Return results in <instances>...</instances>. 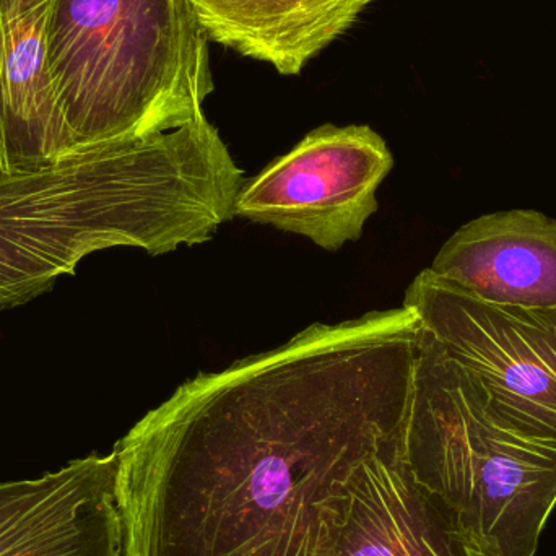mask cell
<instances>
[{
  "mask_svg": "<svg viewBox=\"0 0 556 556\" xmlns=\"http://www.w3.org/2000/svg\"><path fill=\"white\" fill-rule=\"evenodd\" d=\"M414 307L313 324L199 372L117 441L123 556H337L369 467L407 437Z\"/></svg>",
  "mask_w": 556,
  "mask_h": 556,
  "instance_id": "cell-1",
  "label": "cell"
},
{
  "mask_svg": "<svg viewBox=\"0 0 556 556\" xmlns=\"http://www.w3.org/2000/svg\"><path fill=\"white\" fill-rule=\"evenodd\" d=\"M205 117L0 173V311L22 306L111 248L152 256L211 241L235 217L243 186Z\"/></svg>",
  "mask_w": 556,
  "mask_h": 556,
  "instance_id": "cell-2",
  "label": "cell"
},
{
  "mask_svg": "<svg viewBox=\"0 0 556 556\" xmlns=\"http://www.w3.org/2000/svg\"><path fill=\"white\" fill-rule=\"evenodd\" d=\"M46 72L75 152L185 126L215 90L188 0H51Z\"/></svg>",
  "mask_w": 556,
  "mask_h": 556,
  "instance_id": "cell-3",
  "label": "cell"
},
{
  "mask_svg": "<svg viewBox=\"0 0 556 556\" xmlns=\"http://www.w3.org/2000/svg\"><path fill=\"white\" fill-rule=\"evenodd\" d=\"M405 456L483 555L538 554L556 508V446L502 424L421 326Z\"/></svg>",
  "mask_w": 556,
  "mask_h": 556,
  "instance_id": "cell-4",
  "label": "cell"
},
{
  "mask_svg": "<svg viewBox=\"0 0 556 556\" xmlns=\"http://www.w3.org/2000/svg\"><path fill=\"white\" fill-rule=\"evenodd\" d=\"M404 306L502 424L556 446V307L496 306L428 269L407 288Z\"/></svg>",
  "mask_w": 556,
  "mask_h": 556,
  "instance_id": "cell-5",
  "label": "cell"
},
{
  "mask_svg": "<svg viewBox=\"0 0 556 556\" xmlns=\"http://www.w3.org/2000/svg\"><path fill=\"white\" fill-rule=\"evenodd\" d=\"M392 168L394 156L371 127L326 124L244 181L235 215L339 251L362 237Z\"/></svg>",
  "mask_w": 556,
  "mask_h": 556,
  "instance_id": "cell-6",
  "label": "cell"
},
{
  "mask_svg": "<svg viewBox=\"0 0 556 556\" xmlns=\"http://www.w3.org/2000/svg\"><path fill=\"white\" fill-rule=\"evenodd\" d=\"M117 457L0 483V556H123Z\"/></svg>",
  "mask_w": 556,
  "mask_h": 556,
  "instance_id": "cell-7",
  "label": "cell"
},
{
  "mask_svg": "<svg viewBox=\"0 0 556 556\" xmlns=\"http://www.w3.org/2000/svg\"><path fill=\"white\" fill-rule=\"evenodd\" d=\"M428 270L496 306L556 307V220L538 211L482 215L444 243Z\"/></svg>",
  "mask_w": 556,
  "mask_h": 556,
  "instance_id": "cell-8",
  "label": "cell"
},
{
  "mask_svg": "<svg viewBox=\"0 0 556 556\" xmlns=\"http://www.w3.org/2000/svg\"><path fill=\"white\" fill-rule=\"evenodd\" d=\"M51 0H0V173L18 175L75 153L46 72Z\"/></svg>",
  "mask_w": 556,
  "mask_h": 556,
  "instance_id": "cell-9",
  "label": "cell"
},
{
  "mask_svg": "<svg viewBox=\"0 0 556 556\" xmlns=\"http://www.w3.org/2000/svg\"><path fill=\"white\" fill-rule=\"evenodd\" d=\"M405 443L363 477L337 556H485L412 476Z\"/></svg>",
  "mask_w": 556,
  "mask_h": 556,
  "instance_id": "cell-10",
  "label": "cell"
},
{
  "mask_svg": "<svg viewBox=\"0 0 556 556\" xmlns=\"http://www.w3.org/2000/svg\"><path fill=\"white\" fill-rule=\"evenodd\" d=\"M208 41L298 75L372 0H188Z\"/></svg>",
  "mask_w": 556,
  "mask_h": 556,
  "instance_id": "cell-11",
  "label": "cell"
}]
</instances>
